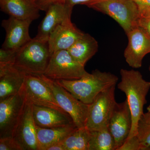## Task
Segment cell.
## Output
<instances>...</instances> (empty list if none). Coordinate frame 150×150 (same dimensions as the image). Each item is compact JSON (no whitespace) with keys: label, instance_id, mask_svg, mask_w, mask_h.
I'll return each mask as SVG.
<instances>
[{"label":"cell","instance_id":"9c48e42d","mask_svg":"<svg viewBox=\"0 0 150 150\" xmlns=\"http://www.w3.org/2000/svg\"><path fill=\"white\" fill-rule=\"evenodd\" d=\"M21 90L26 100L31 104L65 111L57 103L51 89L40 75L26 74Z\"/></svg>","mask_w":150,"mask_h":150},{"label":"cell","instance_id":"d6986e66","mask_svg":"<svg viewBox=\"0 0 150 150\" xmlns=\"http://www.w3.org/2000/svg\"><path fill=\"white\" fill-rule=\"evenodd\" d=\"M77 128L75 124L50 128H41L36 125L38 150H46L51 145L62 142Z\"/></svg>","mask_w":150,"mask_h":150},{"label":"cell","instance_id":"5b68a950","mask_svg":"<svg viewBox=\"0 0 150 150\" xmlns=\"http://www.w3.org/2000/svg\"><path fill=\"white\" fill-rule=\"evenodd\" d=\"M84 67L76 61L68 50H60L51 54L44 75L54 80L79 79L90 74Z\"/></svg>","mask_w":150,"mask_h":150},{"label":"cell","instance_id":"8fae6325","mask_svg":"<svg viewBox=\"0 0 150 150\" xmlns=\"http://www.w3.org/2000/svg\"><path fill=\"white\" fill-rule=\"evenodd\" d=\"M30 20L19 19L10 17L2 21L1 26L6 32L4 42L2 48L17 52L32 38L29 35Z\"/></svg>","mask_w":150,"mask_h":150},{"label":"cell","instance_id":"52a82bcc","mask_svg":"<svg viewBox=\"0 0 150 150\" xmlns=\"http://www.w3.org/2000/svg\"><path fill=\"white\" fill-rule=\"evenodd\" d=\"M40 76L51 89L57 103L72 118L76 126L78 128L86 126L89 105L77 99L54 80L44 74Z\"/></svg>","mask_w":150,"mask_h":150},{"label":"cell","instance_id":"7402d4cb","mask_svg":"<svg viewBox=\"0 0 150 150\" xmlns=\"http://www.w3.org/2000/svg\"><path fill=\"white\" fill-rule=\"evenodd\" d=\"M88 150H116L115 139L108 126L91 131Z\"/></svg>","mask_w":150,"mask_h":150},{"label":"cell","instance_id":"cb8c5ba5","mask_svg":"<svg viewBox=\"0 0 150 150\" xmlns=\"http://www.w3.org/2000/svg\"><path fill=\"white\" fill-rule=\"evenodd\" d=\"M0 150H23L21 145L12 137L0 138Z\"/></svg>","mask_w":150,"mask_h":150},{"label":"cell","instance_id":"ba28073f","mask_svg":"<svg viewBox=\"0 0 150 150\" xmlns=\"http://www.w3.org/2000/svg\"><path fill=\"white\" fill-rule=\"evenodd\" d=\"M25 103L21 89L16 94L0 100V138L13 137Z\"/></svg>","mask_w":150,"mask_h":150},{"label":"cell","instance_id":"4316f807","mask_svg":"<svg viewBox=\"0 0 150 150\" xmlns=\"http://www.w3.org/2000/svg\"><path fill=\"white\" fill-rule=\"evenodd\" d=\"M137 5L140 17L150 15V0H132Z\"/></svg>","mask_w":150,"mask_h":150},{"label":"cell","instance_id":"f1b7e54d","mask_svg":"<svg viewBox=\"0 0 150 150\" xmlns=\"http://www.w3.org/2000/svg\"><path fill=\"white\" fill-rule=\"evenodd\" d=\"M138 26L144 30L150 37V15L140 17L138 21Z\"/></svg>","mask_w":150,"mask_h":150},{"label":"cell","instance_id":"2e32d148","mask_svg":"<svg viewBox=\"0 0 150 150\" xmlns=\"http://www.w3.org/2000/svg\"><path fill=\"white\" fill-rule=\"evenodd\" d=\"M33 114L36 126L43 128L64 127L75 124L72 118L65 111L33 105Z\"/></svg>","mask_w":150,"mask_h":150},{"label":"cell","instance_id":"30bf717a","mask_svg":"<svg viewBox=\"0 0 150 150\" xmlns=\"http://www.w3.org/2000/svg\"><path fill=\"white\" fill-rule=\"evenodd\" d=\"M128 44L124 52L126 63L134 69L142 67L144 57L150 53V37L139 26L127 33Z\"/></svg>","mask_w":150,"mask_h":150},{"label":"cell","instance_id":"d4e9b609","mask_svg":"<svg viewBox=\"0 0 150 150\" xmlns=\"http://www.w3.org/2000/svg\"><path fill=\"white\" fill-rule=\"evenodd\" d=\"M16 52L1 47L0 49V65H14Z\"/></svg>","mask_w":150,"mask_h":150},{"label":"cell","instance_id":"7a4b0ae2","mask_svg":"<svg viewBox=\"0 0 150 150\" xmlns=\"http://www.w3.org/2000/svg\"><path fill=\"white\" fill-rule=\"evenodd\" d=\"M55 81L77 99L89 105L91 104L98 94L116 85L118 78L110 72L96 69L79 79Z\"/></svg>","mask_w":150,"mask_h":150},{"label":"cell","instance_id":"44dd1931","mask_svg":"<svg viewBox=\"0 0 150 150\" xmlns=\"http://www.w3.org/2000/svg\"><path fill=\"white\" fill-rule=\"evenodd\" d=\"M91 131L86 126L77 128L61 142L65 150H88Z\"/></svg>","mask_w":150,"mask_h":150},{"label":"cell","instance_id":"9a60e30c","mask_svg":"<svg viewBox=\"0 0 150 150\" xmlns=\"http://www.w3.org/2000/svg\"><path fill=\"white\" fill-rule=\"evenodd\" d=\"M72 10L68 7L65 3H57L50 6L40 23L35 38L48 42L55 28L67 19L71 18Z\"/></svg>","mask_w":150,"mask_h":150},{"label":"cell","instance_id":"4dcf8cb0","mask_svg":"<svg viewBox=\"0 0 150 150\" xmlns=\"http://www.w3.org/2000/svg\"><path fill=\"white\" fill-rule=\"evenodd\" d=\"M46 150H65V149L61 142H59V143H56L51 145L47 148Z\"/></svg>","mask_w":150,"mask_h":150},{"label":"cell","instance_id":"4fadbf2b","mask_svg":"<svg viewBox=\"0 0 150 150\" xmlns=\"http://www.w3.org/2000/svg\"><path fill=\"white\" fill-rule=\"evenodd\" d=\"M33 104L26 100L25 105L13 137L23 150H38L37 133Z\"/></svg>","mask_w":150,"mask_h":150},{"label":"cell","instance_id":"5bb4252c","mask_svg":"<svg viewBox=\"0 0 150 150\" xmlns=\"http://www.w3.org/2000/svg\"><path fill=\"white\" fill-rule=\"evenodd\" d=\"M83 33L73 24L71 18L59 24L52 32L48 40L50 54L60 50H68Z\"/></svg>","mask_w":150,"mask_h":150},{"label":"cell","instance_id":"7c38bea8","mask_svg":"<svg viewBox=\"0 0 150 150\" xmlns=\"http://www.w3.org/2000/svg\"><path fill=\"white\" fill-rule=\"evenodd\" d=\"M132 125L131 110L127 100L115 105L108 125L115 139L116 150L127 139Z\"/></svg>","mask_w":150,"mask_h":150},{"label":"cell","instance_id":"277c9868","mask_svg":"<svg viewBox=\"0 0 150 150\" xmlns=\"http://www.w3.org/2000/svg\"><path fill=\"white\" fill-rule=\"evenodd\" d=\"M84 5L112 18L126 34L138 26L139 14L132 0H93Z\"/></svg>","mask_w":150,"mask_h":150},{"label":"cell","instance_id":"603a6c76","mask_svg":"<svg viewBox=\"0 0 150 150\" xmlns=\"http://www.w3.org/2000/svg\"><path fill=\"white\" fill-rule=\"evenodd\" d=\"M142 150H150V112L144 113L140 118L137 129Z\"/></svg>","mask_w":150,"mask_h":150},{"label":"cell","instance_id":"6da1fadb","mask_svg":"<svg viewBox=\"0 0 150 150\" xmlns=\"http://www.w3.org/2000/svg\"><path fill=\"white\" fill-rule=\"evenodd\" d=\"M120 75L121 80L117 87L126 95L132 115V127L127 138L129 139L137 135L138 122L147 103L150 81L145 80L139 71L134 69H121Z\"/></svg>","mask_w":150,"mask_h":150},{"label":"cell","instance_id":"83f0119b","mask_svg":"<svg viewBox=\"0 0 150 150\" xmlns=\"http://www.w3.org/2000/svg\"><path fill=\"white\" fill-rule=\"evenodd\" d=\"M65 1L66 0H33L38 8L46 12L52 5L57 3H65Z\"/></svg>","mask_w":150,"mask_h":150},{"label":"cell","instance_id":"8992f818","mask_svg":"<svg viewBox=\"0 0 150 150\" xmlns=\"http://www.w3.org/2000/svg\"><path fill=\"white\" fill-rule=\"evenodd\" d=\"M115 85L100 92L91 104H89L86 126L90 131H97L108 126L117 103L115 96Z\"/></svg>","mask_w":150,"mask_h":150},{"label":"cell","instance_id":"e0dca14e","mask_svg":"<svg viewBox=\"0 0 150 150\" xmlns=\"http://www.w3.org/2000/svg\"><path fill=\"white\" fill-rule=\"evenodd\" d=\"M26 75L14 65H0V100L19 92Z\"/></svg>","mask_w":150,"mask_h":150},{"label":"cell","instance_id":"ffe728a7","mask_svg":"<svg viewBox=\"0 0 150 150\" xmlns=\"http://www.w3.org/2000/svg\"><path fill=\"white\" fill-rule=\"evenodd\" d=\"M98 44L95 38L88 33L83 35L68 50L71 56L85 66L98 51Z\"/></svg>","mask_w":150,"mask_h":150},{"label":"cell","instance_id":"ac0fdd59","mask_svg":"<svg viewBox=\"0 0 150 150\" xmlns=\"http://www.w3.org/2000/svg\"><path fill=\"white\" fill-rule=\"evenodd\" d=\"M1 11L19 19L33 21L40 16L39 9L31 0H0Z\"/></svg>","mask_w":150,"mask_h":150},{"label":"cell","instance_id":"836d02e7","mask_svg":"<svg viewBox=\"0 0 150 150\" xmlns=\"http://www.w3.org/2000/svg\"><path fill=\"white\" fill-rule=\"evenodd\" d=\"M31 1H32L33 2V0H31Z\"/></svg>","mask_w":150,"mask_h":150},{"label":"cell","instance_id":"1f68e13d","mask_svg":"<svg viewBox=\"0 0 150 150\" xmlns=\"http://www.w3.org/2000/svg\"><path fill=\"white\" fill-rule=\"evenodd\" d=\"M147 109L148 112H150V105H149V106L147 107Z\"/></svg>","mask_w":150,"mask_h":150},{"label":"cell","instance_id":"f546056e","mask_svg":"<svg viewBox=\"0 0 150 150\" xmlns=\"http://www.w3.org/2000/svg\"><path fill=\"white\" fill-rule=\"evenodd\" d=\"M93 0H66L65 4L68 7L73 9L74 6L78 4L84 5Z\"/></svg>","mask_w":150,"mask_h":150},{"label":"cell","instance_id":"484cf974","mask_svg":"<svg viewBox=\"0 0 150 150\" xmlns=\"http://www.w3.org/2000/svg\"><path fill=\"white\" fill-rule=\"evenodd\" d=\"M117 150H142L141 143L137 135L127 139Z\"/></svg>","mask_w":150,"mask_h":150},{"label":"cell","instance_id":"d6a6232c","mask_svg":"<svg viewBox=\"0 0 150 150\" xmlns=\"http://www.w3.org/2000/svg\"><path fill=\"white\" fill-rule=\"evenodd\" d=\"M149 71H150V66H149Z\"/></svg>","mask_w":150,"mask_h":150},{"label":"cell","instance_id":"3957f363","mask_svg":"<svg viewBox=\"0 0 150 150\" xmlns=\"http://www.w3.org/2000/svg\"><path fill=\"white\" fill-rule=\"evenodd\" d=\"M51 56L48 42L34 38L17 51L14 66L26 74H44Z\"/></svg>","mask_w":150,"mask_h":150}]
</instances>
